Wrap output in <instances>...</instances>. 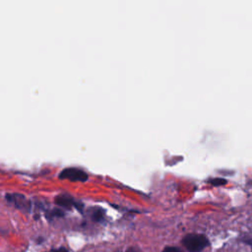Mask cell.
Segmentation results:
<instances>
[{"instance_id":"cell-1","label":"cell","mask_w":252,"mask_h":252,"mask_svg":"<svg viewBox=\"0 0 252 252\" xmlns=\"http://www.w3.org/2000/svg\"><path fill=\"white\" fill-rule=\"evenodd\" d=\"M182 244L189 252H201L209 246L210 242L204 234H187L183 237Z\"/></svg>"},{"instance_id":"cell-2","label":"cell","mask_w":252,"mask_h":252,"mask_svg":"<svg viewBox=\"0 0 252 252\" xmlns=\"http://www.w3.org/2000/svg\"><path fill=\"white\" fill-rule=\"evenodd\" d=\"M59 178L60 179H67L70 181H80V182H85L88 180L89 175L88 173L80 168L77 167H67L64 168L60 173H59Z\"/></svg>"},{"instance_id":"cell-3","label":"cell","mask_w":252,"mask_h":252,"mask_svg":"<svg viewBox=\"0 0 252 252\" xmlns=\"http://www.w3.org/2000/svg\"><path fill=\"white\" fill-rule=\"evenodd\" d=\"M55 204L63 207L65 209H72V208H76L78 211L82 212V209L84 207V205L78 201H76L72 196L65 194V193H61L59 195H57L55 197Z\"/></svg>"},{"instance_id":"cell-4","label":"cell","mask_w":252,"mask_h":252,"mask_svg":"<svg viewBox=\"0 0 252 252\" xmlns=\"http://www.w3.org/2000/svg\"><path fill=\"white\" fill-rule=\"evenodd\" d=\"M5 198L8 202L13 204L18 209H22V210L28 209L29 202L26 200V197L24 195H20V194H16V193H9V194H6Z\"/></svg>"},{"instance_id":"cell-5","label":"cell","mask_w":252,"mask_h":252,"mask_svg":"<svg viewBox=\"0 0 252 252\" xmlns=\"http://www.w3.org/2000/svg\"><path fill=\"white\" fill-rule=\"evenodd\" d=\"M104 218V212L100 208H95L92 213V219L94 221H101Z\"/></svg>"},{"instance_id":"cell-6","label":"cell","mask_w":252,"mask_h":252,"mask_svg":"<svg viewBox=\"0 0 252 252\" xmlns=\"http://www.w3.org/2000/svg\"><path fill=\"white\" fill-rule=\"evenodd\" d=\"M64 216V212L60 209H53L51 210L48 214H47V218L49 220H52L53 218H59V217H63Z\"/></svg>"},{"instance_id":"cell-7","label":"cell","mask_w":252,"mask_h":252,"mask_svg":"<svg viewBox=\"0 0 252 252\" xmlns=\"http://www.w3.org/2000/svg\"><path fill=\"white\" fill-rule=\"evenodd\" d=\"M209 182H210V184H212L213 186L219 187V186H222V185L226 184L227 181H226L225 179H223V178H213V179H211Z\"/></svg>"},{"instance_id":"cell-8","label":"cell","mask_w":252,"mask_h":252,"mask_svg":"<svg viewBox=\"0 0 252 252\" xmlns=\"http://www.w3.org/2000/svg\"><path fill=\"white\" fill-rule=\"evenodd\" d=\"M161 252H182L179 248L174 247V246H167L165 247Z\"/></svg>"},{"instance_id":"cell-9","label":"cell","mask_w":252,"mask_h":252,"mask_svg":"<svg viewBox=\"0 0 252 252\" xmlns=\"http://www.w3.org/2000/svg\"><path fill=\"white\" fill-rule=\"evenodd\" d=\"M47 252H69V250L65 247H59V248H55V249H52Z\"/></svg>"},{"instance_id":"cell-10","label":"cell","mask_w":252,"mask_h":252,"mask_svg":"<svg viewBox=\"0 0 252 252\" xmlns=\"http://www.w3.org/2000/svg\"><path fill=\"white\" fill-rule=\"evenodd\" d=\"M245 242H246L248 245H250V246H251V250H252V240H251V239H249V240H245Z\"/></svg>"},{"instance_id":"cell-11","label":"cell","mask_w":252,"mask_h":252,"mask_svg":"<svg viewBox=\"0 0 252 252\" xmlns=\"http://www.w3.org/2000/svg\"><path fill=\"white\" fill-rule=\"evenodd\" d=\"M126 252H137V251H135V250H133V249H128Z\"/></svg>"}]
</instances>
